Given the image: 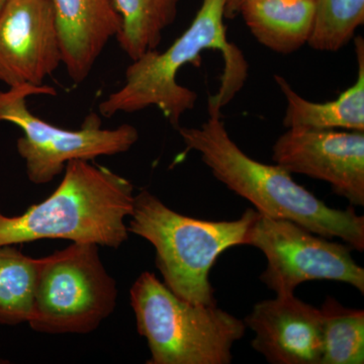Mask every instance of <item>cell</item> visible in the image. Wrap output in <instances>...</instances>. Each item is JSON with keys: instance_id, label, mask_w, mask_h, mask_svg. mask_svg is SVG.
Here are the masks:
<instances>
[{"instance_id": "obj_9", "label": "cell", "mask_w": 364, "mask_h": 364, "mask_svg": "<svg viewBox=\"0 0 364 364\" xmlns=\"http://www.w3.org/2000/svg\"><path fill=\"white\" fill-rule=\"evenodd\" d=\"M272 160L289 173L327 182L351 205L364 207V132L287 129Z\"/></svg>"}, {"instance_id": "obj_8", "label": "cell", "mask_w": 364, "mask_h": 364, "mask_svg": "<svg viewBox=\"0 0 364 364\" xmlns=\"http://www.w3.org/2000/svg\"><path fill=\"white\" fill-rule=\"evenodd\" d=\"M247 245L259 249L267 259L260 280L277 294H294L299 284L332 280L364 294V269L349 245L337 243L284 219L257 212L247 235Z\"/></svg>"}, {"instance_id": "obj_5", "label": "cell", "mask_w": 364, "mask_h": 364, "mask_svg": "<svg viewBox=\"0 0 364 364\" xmlns=\"http://www.w3.org/2000/svg\"><path fill=\"white\" fill-rule=\"evenodd\" d=\"M136 330L147 340L148 364H230L243 320L218 308L179 298L154 273L145 272L130 289Z\"/></svg>"}, {"instance_id": "obj_18", "label": "cell", "mask_w": 364, "mask_h": 364, "mask_svg": "<svg viewBox=\"0 0 364 364\" xmlns=\"http://www.w3.org/2000/svg\"><path fill=\"white\" fill-rule=\"evenodd\" d=\"M363 23L364 0H315L308 44L317 51H339Z\"/></svg>"}, {"instance_id": "obj_1", "label": "cell", "mask_w": 364, "mask_h": 364, "mask_svg": "<svg viewBox=\"0 0 364 364\" xmlns=\"http://www.w3.org/2000/svg\"><path fill=\"white\" fill-rule=\"evenodd\" d=\"M227 0H203L193 23L164 52L157 49L132 60L124 85L98 105L100 116L133 114L156 107L174 129L181 117L195 107L198 95L176 80L179 70L193 64L200 66V54L215 50L222 54L224 69L221 85L208 100V116H221V111L234 100L248 77V63L243 53L227 38L225 7Z\"/></svg>"}, {"instance_id": "obj_3", "label": "cell", "mask_w": 364, "mask_h": 364, "mask_svg": "<svg viewBox=\"0 0 364 364\" xmlns=\"http://www.w3.org/2000/svg\"><path fill=\"white\" fill-rule=\"evenodd\" d=\"M134 196L128 179L86 160H71L61 183L44 202L14 217L0 208V246L63 239L121 247L130 233L126 219Z\"/></svg>"}, {"instance_id": "obj_6", "label": "cell", "mask_w": 364, "mask_h": 364, "mask_svg": "<svg viewBox=\"0 0 364 364\" xmlns=\"http://www.w3.org/2000/svg\"><path fill=\"white\" fill-rule=\"evenodd\" d=\"M100 246L72 243L42 257L28 324L45 334H88L117 306V287L105 269Z\"/></svg>"}, {"instance_id": "obj_10", "label": "cell", "mask_w": 364, "mask_h": 364, "mask_svg": "<svg viewBox=\"0 0 364 364\" xmlns=\"http://www.w3.org/2000/svg\"><path fill=\"white\" fill-rule=\"evenodd\" d=\"M61 64L51 2L11 0L0 14V82L43 86Z\"/></svg>"}, {"instance_id": "obj_7", "label": "cell", "mask_w": 364, "mask_h": 364, "mask_svg": "<svg viewBox=\"0 0 364 364\" xmlns=\"http://www.w3.org/2000/svg\"><path fill=\"white\" fill-rule=\"evenodd\" d=\"M51 86L23 85L0 91V123L16 124L23 135L16 150L25 161L26 176L33 184H46L65 169L71 160H90L127 152L139 140L132 124L102 129L100 114L91 112L79 130H66L31 112L28 97L56 95Z\"/></svg>"}, {"instance_id": "obj_19", "label": "cell", "mask_w": 364, "mask_h": 364, "mask_svg": "<svg viewBox=\"0 0 364 364\" xmlns=\"http://www.w3.org/2000/svg\"><path fill=\"white\" fill-rule=\"evenodd\" d=\"M243 0H227L225 7V18H234L238 16Z\"/></svg>"}, {"instance_id": "obj_13", "label": "cell", "mask_w": 364, "mask_h": 364, "mask_svg": "<svg viewBox=\"0 0 364 364\" xmlns=\"http://www.w3.org/2000/svg\"><path fill=\"white\" fill-rule=\"evenodd\" d=\"M358 73L355 83L343 91L337 100L317 104L309 102L293 90L280 75L275 82L286 97L287 109L284 126L287 129L364 132V40L358 36L354 39Z\"/></svg>"}, {"instance_id": "obj_14", "label": "cell", "mask_w": 364, "mask_h": 364, "mask_svg": "<svg viewBox=\"0 0 364 364\" xmlns=\"http://www.w3.org/2000/svg\"><path fill=\"white\" fill-rule=\"evenodd\" d=\"M239 14L261 45L291 54L308 44L315 0H243Z\"/></svg>"}, {"instance_id": "obj_15", "label": "cell", "mask_w": 364, "mask_h": 364, "mask_svg": "<svg viewBox=\"0 0 364 364\" xmlns=\"http://www.w3.org/2000/svg\"><path fill=\"white\" fill-rule=\"evenodd\" d=\"M179 0H114L122 18L117 42L129 58L157 49L163 32L174 23Z\"/></svg>"}, {"instance_id": "obj_12", "label": "cell", "mask_w": 364, "mask_h": 364, "mask_svg": "<svg viewBox=\"0 0 364 364\" xmlns=\"http://www.w3.org/2000/svg\"><path fill=\"white\" fill-rule=\"evenodd\" d=\"M49 1L54 9L62 64L71 80L80 85L107 44L121 32V16L114 0Z\"/></svg>"}, {"instance_id": "obj_4", "label": "cell", "mask_w": 364, "mask_h": 364, "mask_svg": "<svg viewBox=\"0 0 364 364\" xmlns=\"http://www.w3.org/2000/svg\"><path fill=\"white\" fill-rule=\"evenodd\" d=\"M257 210L247 208L235 221H203L179 214L149 191L134 196L128 230L150 242L164 284L179 298L200 305H217L210 272L223 252L247 245Z\"/></svg>"}, {"instance_id": "obj_17", "label": "cell", "mask_w": 364, "mask_h": 364, "mask_svg": "<svg viewBox=\"0 0 364 364\" xmlns=\"http://www.w3.org/2000/svg\"><path fill=\"white\" fill-rule=\"evenodd\" d=\"M322 358L320 364L364 363V312L347 308L332 296L321 306Z\"/></svg>"}, {"instance_id": "obj_11", "label": "cell", "mask_w": 364, "mask_h": 364, "mask_svg": "<svg viewBox=\"0 0 364 364\" xmlns=\"http://www.w3.org/2000/svg\"><path fill=\"white\" fill-rule=\"evenodd\" d=\"M251 346L272 364H320L322 314L294 294H277L254 305L243 320Z\"/></svg>"}, {"instance_id": "obj_2", "label": "cell", "mask_w": 364, "mask_h": 364, "mask_svg": "<svg viewBox=\"0 0 364 364\" xmlns=\"http://www.w3.org/2000/svg\"><path fill=\"white\" fill-rule=\"evenodd\" d=\"M186 149L200 153L213 176L252 203L259 214L289 220L328 239L339 238L364 250V217L353 207L330 208L279 165L256 161L232 140L221 116H208L200 128L177 129Z\"/></svg>"}, {"instance_id": "obj_20", "label": "cell", "mask_w": 364, "mask_h": 364, "mask_svg": "<svg viewBox=\"0 0 364 364\" xmlns=\"http://www.w3.org/2000/svg\"><path fill=\"white\" fill-rule=\"evenodd\" d=\"M11 1V0H0V14L4 11V7L7 6V4Z\"/></svg>"}, {"instance_id": "obj_16", "label": "cell", "mask_w": 364, "mask_h": 364, "mask_svg": "<svg viewBox=\"0 0 364 364\" xmlns=\"http://www.w3.org/2000/svg\"><path fill=\"white\" fill-rule=\"evenodd\" d=\"M42 258L25 255L16 245L0 246V325L28 323Z\"/></svg>"}]
</instances>
